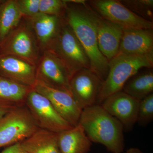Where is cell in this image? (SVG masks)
<instances>
[{
  "instance_id": "1",
  "label": "cell",
  "mask_w": 153,
  "mask_h": 153,
  "mask_svg": "<svg viewBox=\"0 0 153 153\" xmlns=\"http://www.w3.org/2000/svg\"><path fill=\"white\" fill-rule=\"evenodd\" d=\"M65 1L63 18L84 48L90 62V69L102 82L108 73L109 61L99 48L93 11L86 4Z\"/></svg>"
},
{
  "instance_id": "2",
  "label": "cell",
  "mask_w": 153,
  "mask_h": 153,
  "mask_svg": "<svg viewBox=\"0 0 153 153\" xmlns=\"http://www.w3.org/2000/svg\"><path fill=\"white\" fill-rule=\"evenodd\" d=\"M79 123L91 142L101 144L111 153L124 152L123 126L100 105L82 110Z\"/></svg>"
},
{
  "instance_id": "3",
  "label": "cell",
  "mask_w": 153,
  "mask_h": 153,
  "mask_svg": "<svg viewBox=\"0 0 153 153\" xmlns=\"http://www.w3.org/2000/svg\"><path fill=\"white\" fill-rule=\"evenodd\" d=\"M153 54L141 56L117 55L109 61V70L102 82L97 104L100 105L109 96L122 90L129 79L141 68H152Z\"/></svg>"
},
{
  "instance_id": "4",
  "label": "cell",
  "mask_w": 153,
  "mask_h": 153,
  "mask_svg": "<svg viewBox=\"0 0 153 153\" xmlns=\"http://www.w3.org/2000/svg\"><path fill=\"white\" fill-rule=\"evenodd\" d=\"M50 51L62 61L71 77L81 69L90 68V62L84 48L63 17Z\"/></svg>"
},
{
  "instance_id": "5",
  "label": "cell",
  "mask_w": 153,
  "mask_h": 153,
  "mask_svg": "<svg viewBox=\"0 0 153 153\" xmlns=\"http://www.w3.org/2000/svg\"><path fill=\"white\" fill-rule=\"evenodd\" d=\"M0 55H11L37 66L42 54L30 20L23 17L0 45Z\"/></svg>"
},
{
  "instance_id": "6",
  "label": "cell",
  "mask_w": 153,
  "mask_h": 153,
  "mask_svg": "<svg viewBox=\"0 0 153 153\" xmlns=\"http://www.w3.org/2000/svg\"><path fill=\"white\" fill-rule=\"evenodd\" d=\"M39 129L25 105H18L0 120V148L21 143Z\"/></svg>"
},
{
  "instance_id": "7",
  "label": "cell",
  "mask_w": 153,
  "mask_h": 153,
  "mask_svg": "<svg viewBox=\"0 0 153 153\" xmlns=\"http://www.w3.org/2000/svg\"><path fill=\"white\" fill-rule=\"evenodd\" d=\"M89 3L102 18L123 30L153 29V22L134 13L120 1L94 0Z\"/></svg>"
},
{
  "instance_id": "8",
  "label": "cell",
  "mask_w": 153,
  "mask_h": 153,
  "mask_svg": "<svg viewBox=\"0 0 153 153\" xmlns=\"http://www.w3.org/2000/svg\"><path fill=\"white\" fill-rule=\"evenodd\" d=\"M25 104L40 128L58 133L72 128L56 111L50 101L32 88Z\"/></svg>"
},
{
  "instance_id": "9",
  "label": "cell",
  "mask_w": 153,
  "mask_h": 153,
  "mask_svg": "<svg viewBox=\"0 0 153 153\" xmlns=\"http://www.w3.org/2000/svg\"><path fill=\"white\" fill-rule=\"evenodd\" d=\"M71 75L62 61L51 51L41 55L36 66V80L49 87L70 91Z\"/></svg>"
},
{
  "instance_id": "10",
  "label": "cell",
  "mask_w": 153,
  "mask_h": 153,
  "mask_svg": "<svg viewBox=\"0 0 153 153\" xmlns=\"http://www.w3.org/2000/svg\"><path fill=\"white\" fill-rule=\"evenodd\" d=\"M50 101L56 111L72 127L79 123L82 109L71 92L55 89L36 80L33 87Z\"/></svg>"
},
{
  "instance_id": "11",
  "label": "cell",
  "mask_w": 153,
  "mask_h": 153,
  "mask_svg": "<svg viewBox=\"0 0 153 153\" xmlns=\"http://www.w3.org/2000/svg\"><path fill=\"white\" fill-rule=\"evenodd\" d=\"M140 101L121 91L107 97L100 105L122 124L124 131H128L137 123Z\"/></svg>"
},
{
  "instance_id": "12",
  "label": "cell",
  "mask_w": 153,
  "mask_h": 153,
  "mask_svg": "<svg viewBox=\"0 0 153 153\" xmlns=\"http://www.w3.org/2000/svg\"><path fill=\"white\" fill-rule=\"evenodd\" d=\"M101 79L90 68H83L70 79V91L82 109L97 104Z\"/></svg>"
},
{
  "instance_id": "13",
  "label": "cell",
  "mask_w": 153,
  "mask_h": 153,
  "mask_svg": "<svg viewBox=\"0 0 153 153\" xmlns=\"http://www.w3.org/2000/svg\"><path fill=\"white\" fill-rule=\"evenodd\" d=\"M0 75L33 88L36 81V66L20 57L0 55Z\"/></svg>"
},
{
  "instance_id": "14",
  "label": "cell",
  "mask_w": 153,
  "mask_h": 153,
  "mask_svg": "<svg viewBox=\"0 0 153 153\" xmlns=\"http://www.w3.org/2000/svg\"><path fill=\"white\" fill-rule=\"evenodd\" d=\"M99 48L108 61L117 55L123 30L94 12Z\"/></svg>"
},
{
  "instance_id": "15",
  "label": "cell",
  "mask_w": 153,
  "mask_h": 153,
  "mask_svg": "<svg viewBox=\"0 0 153 153\" xmlns=\"http://www.w3.org/2000/svg\"><path fill=\"white\" fill-rule=\"evenodd\" d=\"M153 54V29L123 30L117 55L141 56Z\"/></svg>"
},
{
  "instance_id": "16",
  "label": "cell",
  "mask_w": 153,
  "mask_h": 153,
  "mask_svg": "<svg viewBox=\"0 0 153 153\" xmlns=\"http://www.w3.org/2000/svg\"><path fill=\"white\" fill-rule=\"evenodd\" d=\"M63 17L39 13L33 18H28L41 54L50 51L52 48L59 33Z\"/></svg>"
},
{
  "instance_id": "17",
  "label": "cell",
  "mask_w": 153,
  "mask_h": 153,
  "mask_svg": "<svg viewBox=\"0 0 153 153\" xmlns=\"http://www.w3.org/2000/svg\"><path fill=\"white\" fill-rule=\"evenodd\" d=\"M57 134L61 153H88L91 150L92 143L79 123Z\"/></svg>"
},
{
  "instance_id": "18",
  "label": "cell",
  "mask_w": 153,
  "mask_h": 153,
  "mask_svg": "<svg viewBox=\"0 0 153 153\" xmlns=\"http://www.w3.org/2000/svg\"><path fill=\"white\" fill-rule=\"evenodd\" d=\"M28 153H61L57 133L39 129L20 143Z\"/></svg>"
},
{
  "instance_id": "19",
  "label": "cell",
  "mask_w": 153,
  "mask_h": 153,
  "mask_svg": "<svg viewBox=\"0 0 153 153\" xmlns=\"http://www.w3.org/2000/svg\"><path fill=\"white\" fill-rule=\"evenodd\" d=\"M23 17L16 0L4 1L0 6V45L19 25Z\"/></svg>"
},
{
  "instance_id": "20",
  "label": "cell",
  "mask_w": 153,
  "mask_h": 153,
  "mask_svg": "<svg viewBox=\"0 0 153 153\" xmlns=\"http://www.w3.org/2000/svg\"><path fill=\"white\" fill-rule=\"evenodd\" d=\"M122 91L140 101L153 93V72H145L132 76Z\"/></svg>"
},
{
  "instance_id": "21",
  "label": "cell",
  "mask_w": 153,
  "mask_h": 153,
  "mask_svg": "<svg viewBox=\"0 0 153 153\" xmlns=\"http://www.w3.org/2000/svg\"><path fill=\"white\" fill-rule=\"evenodd\" d=\"M32 88L0 75V98L25 104L26 97Z\"/></svg>"
},
{
  "instance_id": "22",
  "label": "cell",
  "mask_w": 153,
  "mask_h": 153,
  "mask_svg": "<svg viewBox=\"0 0 153 153\" xmlns=\"http://www.w3.org/2000/svg\"><path fill=\"white\" fill-rule=\"evenodd\" d=\"M121 2L134 13L152 22L153 17V0H124Z\"/></svg>"
},
{
  "instance_id": "23",
  "label": "cell",
  "mask_w": 153,
  "mask_h": 153,
  "mask_svg": "<svg viewBox=\"0 0 153 153\" xmlns=\"http://www.w3.org/2000/svg\"><path fill=\"white\" fill-rule=\"evenodd\" d=\"M153 120V93L140 101L137 123L146 127Z\"/></svg>"
},
{
  "instance_id": "24",
  "label": "cell",
  "mask_w": 153,
  "mask_h": 153,
  "mask_svg": "<svg viewBox=\"0 0 153 153\" xmlns=\"http://www.w3.org/2000/svg\"><path fill=\"white\" fill-rule=\"evenodd\" d=\"M65 1L61 0H40V13L49 16L62 17L66 9Z\"/></svg>"
},
{
  "instance_id": "25",
  "label": "cell",
  "mask_w": 153,
  "mask_h": 153,
  "mask_svg": "<svg viewBox=\"0 0 153 153\" xmlns=\"http://www.w3.org/2000/svg\"><path fill=\"white\" fill-rule=\"evenodd\" d=\"M40 0H16L17 6L23 17L33 18L40 13Z\"/></svg>"
},
{
  "instance_id": "26",
  "label": "cell",
  "mask_w": 153,
  "mask_h": 153,
  "mask_svg": "<svg viewBox=\"0 0 153 153\" xmlns=\"http://www.w3.org/2000/svg\"><path fill=\"white\" fill-rule=\"evenodd\" d=\"M18 103L0 98V120L6 115L14 109L18 105Z\"/></svg>"
},
{
  "instance_id": "27",
  "label": "cell",
  "mask_w": 153,
  "mask_h": 153,
  "mask_svg": "<svg viewBox=\"0 0 153 153\" xmlns=\"http://www.w3.org/2000/svg\"><path fill=\"white\" fill-rule=\"evenodd\" d=\"M0 153H28L21 146L20 143L7 147Z\"/></svg>"
},
{
  "instance_id": "28",
  "label": "cell",
  "mask_w": 153,
  "mask_h": 153,
  "mask_svg": "<svg viewBox=\"0 0 153 153\" xmlns=\"http://www.w3.org/2000/svg\"><path fill=\"white\" fill-rule=\"evenodd\" d=\"M125 153H143L140 149L137 148H131L127 150Z\"/></svg>"
},
{
  "instance_id": "29",
  "label": "cell",
  "mask_w": 153,
  "mask_h": 153,
  "mask_svg": "<svg viewBox=\"0 0 153 153\" xmlns=\"http://www.w3.org/2000/svg\"><path fill=\"white\" fill-rule=\"evenodd\" d=\"M4 0H0V6H1V4H2L3 2H4Z\"/></svg>"
},
{
  "instance_id": "30",
  "label": "cell",
  "mask_w": 153,
  "mask_h": 153,
  "mask_svg": "<svg viewBox=\"0 0 153 153\" xmlns=\"http://www.w3.org/2000/svg\"><path fill=\"white\" fill-rule=\"evenodd\" d=\"M124 153V152H123V153Z\"/></svg>"
}]
</instances>
